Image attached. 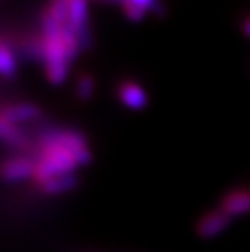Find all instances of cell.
Segmentation results:
<instances>
[{
	"instance_id": "12",
	"label": "cell",
	"mask_w": 250,
	"mask_h": 252,
	"mask_svg": "<svg viewBox=\"0 0 250 252\" xmlns=\"http://www.w3.org/2000/svg\"><path fill=\"white\" fill-rule=\"evenodd\" d=\"M134 2L137 7H140L141 10H151L153 13H158V15H163L164 13V8L163 5L158 2V0H130Z\"/></svg>"
},
{
	"instance_id": "14",
	"label": "cell",
	"mask_w": 250,
	"mask_h": 252,
	"mask_svg": "<svg viewBox=\"0 0 250 252\" xmlns=\"http://www.w3.org/2000/svg\"><path fill=\"white\" fill-rule=\"evenodd\" d=\"M242 31H244V33H246V34L250 37V17H249V18L242 23Z\"/></svg>"
},
{
	"instance_id": "4",
	"label": "cell",
	"mask_w": 250,
	"mask_h": 252,
	"mask_svg": "<svg viewBox=\"0 0 250 252\" xmlns=\"http://www.w3.org/2000/svg\"><path fill=\"white\" fill-rule=\"evenodd\" d=\"M232 220L226 212H222L220 207L215 208L208 213H205L195 224V233L200 239H213L222 234L227 228L231 226Z\"/></svg>"
},
{
	"instance_id": "1",
	"label": "cell",
	"mask_w": 250,
	"mask_h": 252,
	"mask_svg": "<svg viewBox=\"0 0 250 252\" xmlns=\"http://www.w3.org/2000/svg\"><path fill=\"white\" fill-rule=\"evenodd\" d=\"M36 159V173L34 184L44 182L47 179L57 178V176L75 174L78 173L80 164L75 155L70 148L63 145L38 137V157Z\"/></svg>"
},
{
	"instance_id": "13",
	"label": "cell",
	"mask_w": 250,
	"mask_h": 252,
	"mask_svg": "<svg viewBox=\"0 0 250 252\" xmlns=\"http://www.w3.org/2000/svg\"><path fill=\"white\" fill-rule=\"evenodd\" d=\"M93 2H99V3H109V5H120L124 3V0H93Z\"/></svg>"
},
{
	"instance_id": "10",
	"label": "cell",
	"mask_w": 250,
	"mask_h": 252,
	"mask_svg": "<svg viewBox=\"0 0 250 252\" xmlns=\"http://www.w3.org/2000/svg\"><path fill=\"white\" fill-rule=\"evenodd\" d=\"M94 88H96V85H94L93 75H89L86 72L78 73L75 82V96L78 98V101L86 103V101L91 99L94 94Z\"/></svg>"
},
{
	"instance_id": "11",
	"label": "cell",
	"mask_w": 250,
	"mask_h": 252,
	"mask_svg": "<svg viewBox=\"0 0 250 252\" xmlns=\"http://www.w3.org/2000/svg\"><path fill=\"white\" fill-rule=\"evenodd\" d=\"M15 72H17V61H15V56L7 41L2 37V42H0V73L5 78H10L13 77Z\"/></svg>"
},
{
	"instance_id": "2",
	"label": "cell",
	"mask_w": 250,
	"mask_h": 252,
	"mask_svg": "<svg viewBox=\"0 0 250 252\" xmlns=\"http://www.w3.org/2000/svg\"><path fill=\"white\" fill-rule=\"evenodd\" d=\"M39 138L57 142L63 147L70 148L75 155L80 168H86L93 163V152L89 148L88 137L78 128L70 127H49L39 133Z\"/></svg>"
},
{
	"instance_id": "3",
	"label": "cell",
	"mask_w": 250,
	"mask_h": 252,
	"mask_svg": "<svg viewBox=\"0 0 250 252\" xmlns=\"http://www.w3.org/2000/svg\"><path fill=\"white\" fill-rule=\"evenodd\" d=\"M36 159L26 155H15L3 161L2 179L5 184H20L28 179H34Z\"/></svg>"
},
{
	"instance_id": "7",
	"label": "cell",
	"mask_w": 250,
	"mask_h": 252,
	"mask_svg": "<svg viewBox=\"0 0 250 252\" xmlns=\"http://www.w3.org/2000/svg\"><path fill=\"white\" fill-rule=\"evenodd\" d=\"M42 116V111L39 106L33 103H13L5 104L2 111H0V119H5L12 124H25V122H31L39 119Z\"/></svg>"
},
{
	"instance_id": "5",
	"label": "cell",
	"mask_w": 250,
	"mask_h": 252,
	"mask_svg": "<svg viewBox=\"0 0 250 252\" xmlns=\"http://www.w3.org/2000/svg\"><path fill=\"white\" fill-rule=\"evenodd\" d=\"M117 98L127 109L141 111L148 106V94L141 85H138L132 80H124L117 85Z\"/></svg>"
},
{
	"instance_id": "9",
	"label": "cell",
	"mask_w": 250,
	"mask_h": 252,
	"mask_svg": "<svg viewBox=\"0 0 250 252\" xmlns=\"http://www.w3.org/2000/svg\"><path fill=\"white\" fill-rule=\"evenodd\" d=\"M0 137L10 148H26V138L20 127L5 119H0Z\"/></svg>"
},
{
	"instance_id": "8",
	"label": "cell",
	"mask_w": 250,
	"mask_h": 252,
	"mask_svg": "<svg viewBox=\"0 0 250 252\" xmlns=\"http://www.w3.org/2000/svg\"><path fill=\"white\" fill-rule=\"evenodd\" d=\"M80 184H82V179H80L78 173H75V174L57 176V178L47 179L36 186H38L41 194H44L47 197H58V195L70 194V192L78 189Z\"/></svg>"
},
{
	"instance_id": "6",
	"label": "cell",
	"mask_w": 250,
	"mask_h": 252,
	"mask_svg": "<svg viewBox=\"0 0 250 252\" xmlns=\"http://www.w3.org/2000/svg\"><path fill=\"white\" fill-rule=\"evenodd\" d=\"M220 208L231 218H239L250 213V189H234L222 195Z\"/></svg>"
}]
</instances>
